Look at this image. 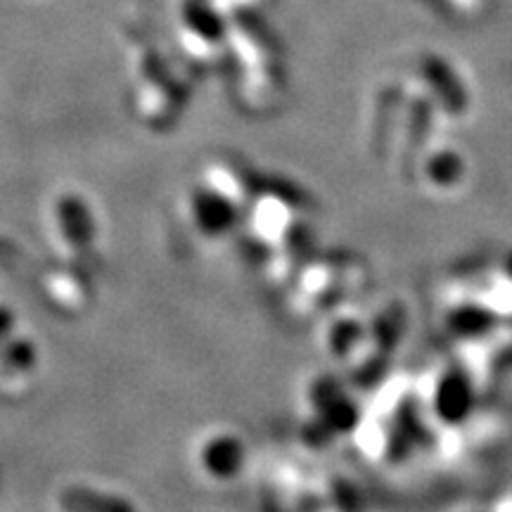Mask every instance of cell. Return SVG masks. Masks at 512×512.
I'll use <instances>...</instances> for the list:
<instances>
[{
  "instance_id": "6da1fadb",
  "label": "cell",
  "mask_w": 512,
  "mask_h": 512,
  "mask_svg": "<svg viewBox=\"0 0 512 512\" xmlns=\"http://www.w3.org/2000/svg\"><path fill=\"white\" fill-rule=\"evenodd\" d=\"M48 223L55 252H60L62 261L86 266L93 259L98 226H95L93 211L79 195L55 197Z\"/></svg>"
},
{
  "instance_id": "7a4b0ae2",
  "label": "cell",
  "mask_w": 512,
  "mask_h": 512,
  "mask_svg": "<svg viewBox=\"0 0 512 512\" xmlns=\"http://www.w3.org/2000/svg\"><path fill=\"white\" fill-rule=\"evenodd\" d=\"M43 292L55 309L79 313L93 302V287L86 271L79 264L60 261L57 268L43 275Z\"/></svg>"
},
{
  "instance_id": "3957f363",
  "label": "cell",
  "mask_w": 512,
  "mask_h": 512,
  "mask_svg": "<svg viewBox=\"0 0 512 512\" xmlns=\"http://www.w3.org/2000/svg\"><path fill=\"white\" fill-rule=\"evenodd\" d=\"M245 465V444L233 432H214L197 446V467L204 477L230 482Z\"/></svg>"
},
{
  "instance_id": "277c9868",
  "label": "cell",
  "mask_w": 512,
  "mask_h": 512,
  "mask_svg": "<svg viewBox=\"0 0 512 512\" xmlns=\"http://www.w3.org/2000/svg\"><path fill=\"white\" fill-rule=\"evenodd\" d=\"M190 223L202 238L219 240L233 230L238 207L230 204L226 197L216 195L214 190H192L188 197Z\"/></svg>"
},
{
  "instance_id": "5b68a950",
  "label": "cell",
  "mask_w": 512,
  "mask_h": 512,
  "mask_svg": "<svg viewBox=\"0 0 512 512\" xmlns=\"http://www.w3.org/2000/svg\"><path fill=\"white\" fill-rule=\"evenodd\" d=\"M38 368V349L29 337H10L0 347V389L17 392Z\"/></svg>"
},
{
  "instance_id": "8992f818",
  "label": "cell",
  "mask_w": 512,
  "mask_h": 512,
  "mask_svg": "<svg viewBox=\"0 0 512 512\" xmlns=\"http://www.w3.org/2000/svg\"><path fill=\"white\" fill-rule=\"evenodd\" d=\"M60 508L64 512H136L124 498L107 496V491L79 484L60 491Z\"/></svg>"
},
{
  "instance_id": "52a82bcc",
  "label": "cell",
  "mask_w": 512,
  "mask_h": 512,
  "mask_svg": "<svg viewBox=\"0 0 512 512\" xmlns=\"http://www.w3.org/2000/svg\"><path fill=\"white\" fill-rule=\"evenodd\" d=\"M12 328H15V313L8 304L0 302V347L5 344V339L12 337Z\"/></svg>"
}]
</instances>
